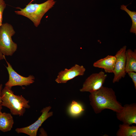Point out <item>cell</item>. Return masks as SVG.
Instances as JSON below:
<instances>
[{"label":"cell","mask_w":136,"mask_h":136,"mask_svg":"<svg viewBox=\"0 0 136 136\" xmlns=\"http://www.w3.org/2000/svg\"><path fill=\"white\" fill-rule=\"evenodd\" d=\"M40 136H47V134L46 132L43 128H41L40 129Z\"/></svg>","instance_id":"cell-20"},{"label":"cell","mask_w":136,"mask_h":136,"mask_svg":"<svg viewBox=\"0 0 136 136\" xmlns=\"http://www.w3.org/2000/svg\"><path fill=\"white\" fill-rule=\"evenodd\" d=\"M86 69L83 65L75 64L70 69H65L58 74L55 80L58 83H64L77 76L83 75Z\"/></svg>","instance_id":"cell-9"},{"label":"cell","mask_w":136,"mask_h":136,"mask_svg":"<svg viewBox=\"0 0 136 136\" xmlns=\"http://www.w3.org/2000/svg\"><path fill=\"white\" fill-rule=\"evenodd\" d=\"M69 111L72 115L76 116L80 114L84 111V109L80 104L74 100L70 104Z\"/></svg>","instance_id":"cell-16"},{"label":"cell","mask_w":136,"mask_h":136,"mask_svg":"<svg viewBox=\"0 0 136 136\" xmlns=\"http://www.w3.org/2000/svg\"><path fill=\"white\" fill-rule=\"evenodd\" d=\"M126 64L125 70L126 73L130 72H136V50L131 49L126 50L125 52Z\"/></svg>","instance_id":"cell-13"},{"label":"cell","mask_w":136,"mask_h":136,"mask_svg":"<svg viewBox=\"0 0 136 136\" xmlns=\"http://www.w3.org/2000/svg\"><path fill=\"white\" fill-rule=\"evenodd\" d=\"M127 6L124 5L121 6L120 9L126 12L130 16L132 21V25L130 30V32L136 35V12L131 11L127 8Z\"/></svg>","instance_id":"cell-15"},{"label":"cell","mask_w":136,"mask_h":136,"mask_svg":"<svg viewBox=\"0 0 136 136\" xmlns=\"http://www.w3.org/2000/svg\"><path fill=\"white\" fill-rule=\"evenodd\" d=\"M107 77L103 71L92 74L85 80L80 91L91 93L99 90L103 86Z\"/></svg>","instance_id":"cell-6"},{"label":"cell","mask_w":136,"mask_h":136,"mask_svg":"<svg viewBox=\"0 0 136 136\" xmlns=\"http://www.w3.org/2000/svg\"><path fill=\"white\" fill-rule=\"evenodd\" d=\"M90 93V104L96 114L105 109L119 112L123 108V106L117 100L115 91L111 88L103 86L99 90Z\"/></svg>","instance_id":"cell-1"},{"label":"cell","mask_w":136,"mask_h":136,"mask_svg":"<svg viewBox=\"0 0 136 136\" xmlns=\"http://www.w3.org/2000/svg\"><path fill=\"white\" fill-rule=\"evenodd\" d=\"M116 60L115 55H108L94 62L93 65L95 67L103 69L106 73H113Z\"/></svg>","instance_id":"cell-11"},{"label":"cell","mask_w":136,"mask_h":136,"mask_svg":"<svg viewBox=\"0 0 136 136\" xmlns=\"http://www.w3.org/2000/svg\"><path fill=\"white\" fill-rule=\"evenodd\" d=\"M6 62L7 66L6 68L8 73L9 79L5 83V86L12 87L16 86H27L34 82L35 77L33 76L30 75L27 77L21 76L13 69L9 63L7 61Z\"/></svg>","instance_id":"cell-7"},{"label":"cell","mask_w":136,"mask_h":136,"mask_svg":"<svg viewBox=\"0 0 136 136\" xmlns=\"http://www.w3.org/2000/svg\"><path fill=\"white\" fill-rule=\"evenodd\" d=\"M54 0H47L40 4L29 3L24 8H17L19 10L15 11L18 15L25 17L31 21L34 26L38 27L45 14L55 4Z\"/></svg>","instance_id":"cell-3"},{"label":"cell","mask_w":136,"mask_h":136,"mask_svg":"<svg viewBox=\"0 0 136 136\" xmlns=\"http://www.w3.org/2000/svg\"><path fill=\"white\" fill-rule=\"evenodd\" d=\"M5 56L0 51V60L5 59Z\"/></svg>","instance_id":"cell-21"},{"label":"cell","mask_w":136,"mask_h":136,"mask_svg":"<svg viewBox=\"0 0 136 136\" xmlns=\"http://www.w3.org/2000/svg\"><path fill=\"white\" fill-rule=\"evenodd\" d=\"M116 116L117 119L123 123L130 125L136 124V104L124 105L121 111L116 113Z\"/></svg>","instance_id":"cell-10"},{"label":"cell","mask_w":136,"mask_h":136,"mask_svg":"<svg viewBox=\"0 0 136 136\" xmlns=\"http://www.w3.org/2000/svg\"><path fill=\"white\" fill-rule=\"evenodd\" d=\"M11 88L5 86L2 89L1 93L2 105L9 109L13 115L22 116L26 109L30 107L29 100L22 95L15 94Z\"/></svg>","instance_id":"cell-2"},{"label":"cell","mask_w":136,"mask_h":136,"mask_svg":"<svg viewBox=\"0 0 136 136\" xmlns=\"http://www.w3.org/2000/svg\"><path fill=\"white\" fill-rule=\"evenodd\" d=\"M35 0H31L30 2L29 3H31L33 1Z\"/></svg>","instance_id":"cell-22"},{"label":"cell","mask_w":136,"mask_h":136,"mask_svg":"<svg viewBox=\"0 0 136 136\" xmlns=\"http://www.w3.org/2000/svg\"><path fill=\"white\" fill-rule=\"evenodd\" d=\"M131 79L135 89H136V73L134 72H130L127 73Z\"/></svg>","instance_id":"cell-18"},{"label":"cell","mask_w":136,"mask_h":136,"mask_svg":"<svg viewBox=\"0 0 136 136\" xmlns=\"http://www.w3.org/2000/svg\"><path fill=\"white\" fill-rule=\"evenodd\" d=\"M6 6V4L4 0H0V27L3 24V15Z\"/></svg>","instance_id":"cell-17"},{"label":"cell","mask_w":136,"mask_h":136,"mask_svg":"<svg viewBox=\"0 0 136 136\" xmlns=\"http://www.w3.org/2000/svg\"><path fill=\"white\" fill-rule=\"evenodd\" d=\"M14 123L13 119L10 113H0V131L5 132L10 131Z\"/></svg>","instance_id":"cell-12"},{"label":"cell","mask_w":136,"mask_h":136,"mask_svg":"<svg viewBox=\"0 0 136 136\" xmlns=\"http://www.w3.org/2000/svg\"><path fill=\"white\" fill-rule=\"evenodd\" d=\"M51 108L50 106L44 108L41 111V115L34 123L27 127L17 128L15 131L18 133H22L30 136H36L38 130L42 123L53 115V112H49Z\"/></svg>","instance_id":"cell-5"},{"label":"cell","mask_w":136,"mask_h":136,"mask_svg":"<svg viewBox=\"0 0 136 136\" xmlns=\"http://www.w3.org/2000/svg\"><path fill=\"white\" fill-rule=\"evenodd\" d=\"M3 85L2 84H0V113L2 112L1 111L2 109L3 106L2 105V99L1 96V93L2 88Z\"/></svg>","instance_id":"cell-19"},{"label":"cell","mask_w":136,"mask_h":136,"mask_svg":"<svg viewBox=\"0 0 136 136\" xmlns=\"http://www.w3.org/2000/svg\"><path fill=\"white\" fill-rule=\"evenodd\" d=\"M15 33L13 27L8 23L0 27V51L4 56H12L17 49V44L12 39Z\"/></svg>","instance_id":"cell-4"},{"label":"cell","mask_w":136,"mask_h":136,"mask_svg":"<svg viewBox=\"0 0 136 136\" xmlns=\"http://www.w3.org/2000/svg\"><path fill=\"white\" fill-rule=\"evenodd\" d=\"M116 135L117 136H136V126L124 123L120 124Z\"/></svg>","instance_id":"cell-14"},{"label":"cell","mask_w":136,"mask_h":136,"mask_svg":"<svg viewBox=\"0 0 136 136\" xmlns=\"http://www.w3.org/2000/svg\"><path fill=\"white\" fill-rule=\"evenodd\" d=\"M126 47V46H124L116 52L115 55L116 60L113 72L114 75L113 80V83L118 82L126 75L125 52Z\"/></svg>","instance_id":"cell-8"}]
</instances>
